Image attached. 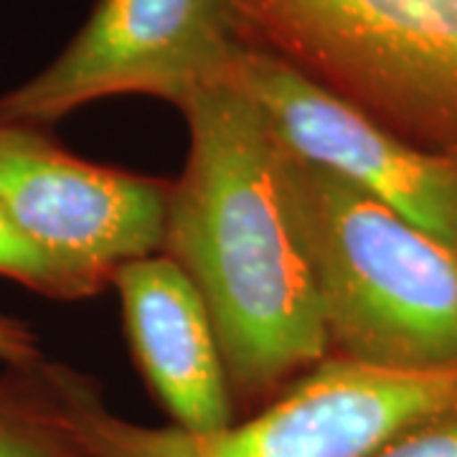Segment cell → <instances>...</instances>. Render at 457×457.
<instances>
[{
  "mask_svg": "<svg viewBox=\"0 0 457 457\" xmlns=\"http://www.w3.org/2000/svg\"><path fill=\"white\" fill-rule=\"evenodd\" d=\"M180 114L188 155L170 180L161 254L206 303L239 422L328 359L326 330L254 99L219 84Z\"/></svg>",
  "mask_w": 457,
  "mask_h": 457,
  "instance_id": "cell-1",
  "label": "cell"
},
{
  "mask_svg": "<svg viewBox=\"0 0 457 457\" xmlns=\"http://www.w3.org/2000/svg\"><path fill=\"white\" fill-rule=\"evenodd\" d=\"M275 165L311 267L328 359L389 371L457 369L455 249L278 137Z\"/></svg>",
  "mask_w": 457,
  "mask_h": 457,
  "instance_id": "cell-2",
  "label": "cell"
},
{
  "mask_svg": "<svg viewBox=\"0 0 457 457\" xmlns=\"http://www.w3.org/2000/svg\"><path fill=\"white\" fill-rule=\"evenodd\" d=\"M242 41L457 161V0H231Z\"/></svg>",
  "mask_w": 457,
  "mask_h": 457,
  "instance_id": "cell-3",
  "label": "cell"
},
{
  "mask_svg": "<svg viewBox=\"0 0 457 457\" xmlns=\"http://www.w3.org/2000/svg\"><path fill=\"white\" fill-rule=\"evenodd\" d=\"M455 409L457 369L389 371L338 359L213 435L128 422L107 409L92 376L79 389L84 457H371Z\"/></svg>",
  "mask_w": 457,
  "mask_h": 457,
  "instance_id": "cell-4",
  "label": "cell"
},
{
  "mask_svg": "<svg viewBox=\"0 0 457 457\" xmlns=\"http://www.w3.org/2000/svg\"><path fill=\"white\" fill-rule=\"evenodd\" d=\"M245 49L231 0H97L46 69L0 95V125L49 130L122 95L183 110L201 92L234 82Z\"/></svg>",
  "mask_w": 457,
  "mask_h": 457,
  "instance_id": "cell-5",
  "label": "cell"
},
{
  "mask_svg": "<svg viewBox=\"0 0 457 457\" xmlns=\"http://www.w3.org/2000/svg\"><path fill=\"white\" fill-rule=\"evenodd\" d=\"M168 194L170 180L84 161L49 130L0 125V206L99 290L161 254Z\"/></svg>",
  "mask_w": 457,
  "mask_h": 457,
  "instance_id": "cell-6",
  "label": "cell"
},
{
  "mask_svg": "<svg viewBox=\"0 0 457 457\" xmlns=\"http://www.w3.org/2000/svg\"><path fill=\"white\" fill-rule=\"evenodd\" d=\"M234 82L295 155L351 180L457 252V161L407 145L260 49L242 51Z\"/></svg>",
  "mask_w": 457,
  "mask_h": 457,
  "instance_id": "cell-7",
  "label": "cell"
},
{
  "mask_svg": "<svg viewBox=\"0 0 457 457\" xmlns=\"http://www.w3.org/2000/svg\"><path fill=\"white\" fill-rule=\"evenodd\" d=\"M137 371L173 427L213 435L237 422L224 359L196 285L165 254L122 264L112 278Z\"/></svg>",
  "mask_w": 457,
  "mask_h": 457,
  "instance_id": "cell-8",
  "label": "cell"
},
{
  "mask_svg": "<svg viewBox=\"0 0 457 457\" xmlns=\"http://www.w3.org/2000/svg\"><path fill=\"white\" fill-rule=\"evenodd\" d=\"M87 374L51 361L0 371V457H84L79 389Z\"/></svg>",
  "mask_w": 457,
  "mask_h": 457,
  "instance_id": "cell-9",
  "label": "cell"
},
{
  "mask_svg": "<svg viewBox=\"0 0 457 457\" xmlns=\"http://www.w3.org/2000/svg\"><path fill=\"white\" fill-rule=\"evenodd\" d=\"M0 275L16 279L51 300H84L99 295L97 285L54 252L38 245L11 213L0 206Z\"/></svg>",
  "mask_w": 457,
  "mask_h": 457,
  "instance_id": "cell-10",
  "label": "cell"
},
{
  "mask_svg": "<svg viewBox=\"0 0 457 457\" xmlns=\"http://www.w3.org/2000/svg\"><path fill=\"white\" fill-rule=\"evenodd\" d=\"M371 457H457V409L411 427Z\"/></svg>",
  "mask_w": 457,
  "mask_h": 457,
  "instance_id": "cell-11",
  "label": "cell"
},
{
  "mask_svg": "<svg viewBox=\"0 0 457 457\" xmlns=\"http://www.w3.org/2000/svg\"><path fill=\"white\" fill-rule=\"evenodd\" d=\"M38 359L44 356L31 326L0 312V363L13 366V363H29Z\"/></svg>",
  "mask_w": 457,
  "mask_h": 457,
  "instance_id": "cell-12",
  "label": "cell"
}]
</instances>
